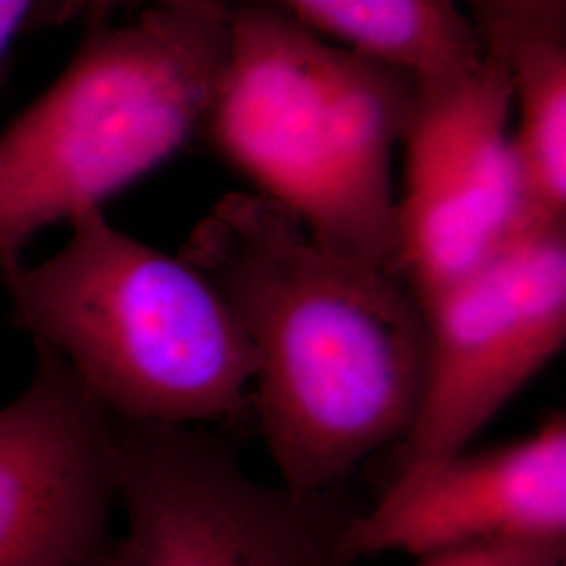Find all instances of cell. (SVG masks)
<instances>
[{"mask_svg": "<svg viewBox=\"0 0 566 566\" xmlns=\"http://www.w3.org/2000/svg\"><path fill=\"white\" fill-rule=\"evenodd\" d=\"M565 546H481L447 552L420 560L418 566H563Z\"/></svg>", "mask_w": 566, "mask_h": 566, "instance_id": "13", "label": "cell"}, {"mask_svg": "<svg viewBox=\"0 0 566 566\" xmlns=\"http://www.w3.org/2000/svg\"><path fill=\"white\" fill-rule=\"evenodd\" d=\"M512 84V151L531 223H566V25H507L481 36Z\"/></svg>", "mask_w": 566, "mask_h": 566, "instance_id": "11", "label": "cell"}, {"mask_svg": "<svg viewBox=\"0 0 566 566\" xmlns=\"http://www.w3.org/2000/svg\"><path fill=\"white\" fill-rule=\"evenodd\" d=\"M479 36L507 25H566V0H462Z\"/></svg>", "mask_w": 566, "mask_h": 566, "instance_id": "12", "label": "cell"}, {"mask_svg": "<svg viewBox=\"0 0 566 566\" xmlns=\"http://www.w3.org/2000/svg\"><path fill=\"white\" fill-rule=\"evenodd\" d=\"M124 533L107 566H355L357 510L254 479L198 426L116 420Z\"/></svg>", "mask_w": 566, "mask_h": 566, "instance_id": "5", "label": "cell"}, {"mask_svg": "<svg viewBox=\"0 0 566 566\" xmlns=\"http://www.w3.org/2000/svg\"><path fill=\"white\" fill-rule=\"evenodd\" d=\"M510 544L566 546L563 413L521 441L465 449L411 483L386 485L348 525L357 560L390 552L424 560Z\"/></svg>", "mask_w": 566, "mask_h": 566, "instance_id": "9", "label": "cell"}, {"mask_svg": "<svg viewBox=\"0 0 566 566\" xmlns=\"http://www.w3.org/2000/svg\"><path fill=\"white\" fill-rule=\"evenodd\" d=\"M416 78L306 32L266 0H233L203 122L252 193L327 248L397 269L392 154Z\"/></svg>", "mask_w": 566, "mask_h": 566, "instance_id": "2", "label": "cell"}, {"mask_svg": "<svg viewBox=\"0 0 566 566\" xmlns=\"http://www.w3.org/2000/svg\"><path fill=\"white\" fill-rule=\"evenodd\" d=\"M306 32L418 82L476 67L485 46L462 0H266Z\"/></svg>", "mask_w": 566, "mask_h": 566, "instance_id": "10", "label": "cell"}, {"mask_svg": "<svg viewBox=\"0 0 566 566\" xmlns=\"http://www.w3.org/2000/svg\"><path fill=\"white\" fill-rule=\"evenodd\" d=\"M0 409V566H107L116 537L118 437L60 355Z\"/></svg>", "mask_w": 566, "mask_h": 566, "instance_id": "8", "label": "cell"}, {"mask_svg": "<svg viewBox=\"0 0 566 566\" xmlns=\"http://www.w3.org/2000/svg\"><path fill=\"white\" fill-rule=\"evenodd\" d=\"M233 0H147L97 32L0 133V275L44 227L103 202L202 128L229 49Z\"/></svg>", "mask_w": 566, "mask_h": 566, "instance_id": "3", "label": "cell"}, {"mask_svg": "<svg viewBox=\"0 0 566 566\" xmlns=\"http://www.w3.org/2000/svg\"><path fill=\"white\" fill-rule=\"evenodd\" d=\"M70 224L57 254L2 277L13 322L120 422L200 428L242 411L254 355L217 287L103 210Z\"/></svg>", "mask_w": 566, "mask_h": 566, "instance_id": "4", "label": "cell"}, {"mask_svg": "<svg viewBox=\"0 0 566 566\" xmlns=\"http://www.w3.org/2000/svg\"><path fill=\"white\" fill-rule=\"evenodd\" d=\"M34 0H0V57L15 36L21 21Z\"/></svg>", "mask_w": 566, "mask_h": 566, "instance_id": "14", "label": "cell"}, {"mask_svg": "<svg viewBox=\"0 0 566 566\" xmlns=\"http://www.w3.org/2000/svg\"><path fill=\"white\" fill-rule=\"evenodd\" d=\"M424 378L388 485L462 453L566 340V223H533L422 303Z\"/></svg>", "mask_w": 566, "mask_h": 566, "instance_id": "6", "label": "cell"}, {"mask_svg": "<svg viewBox=\"0 0 566 566\" xmlns=\"http://www.w3.org/2000/svg\"><path fill=\"white\" fill-rule=\"evenodd\" d=\"M397 196V269L420 304L479 271L531 221L512 151V84L495 55L416 81Z\"/></svg>", "mask_w": 566, "mask_h": 566, "instance_id": "7", "label": "cell"}, {"mask_svg": "<svg viewBox=\"0 0 566 566\" xmlns=\"http://www.w3.org/2000/svg\"><path fill=\"white\" fill-rule=\"evenodd\" d=\"M217 287L254 355V403L280 483L324 493L411 424L424 308L395 269L317 242L252 191L227 193L181 254Z\"/></svg>", "mask_w": 566, "mask_h": 566, "instance_id": "1", "label": "cell"}, {"mask_svg": "<svg viewBox=\"0 0 566 566\" xmlns=\"http://www.w3.org/2000/svg\"><path fill=\"white\" fill-rule=\"evenodd\" d=\"M84 9H91L95 13H103L109 11L114 7H122V4H130V2H147V0H76Z\"/></svg>", "mask_w": 566, "mask_h": 566, "instance_id": "15", "label": "cell"}]
</instances>
